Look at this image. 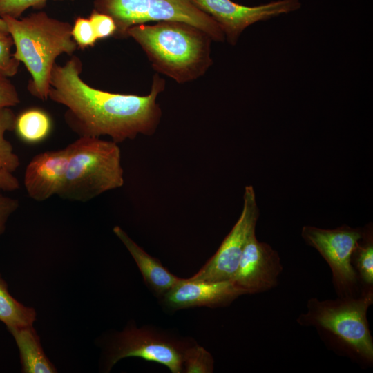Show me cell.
Instances as JSON below:
<instances>
[{"instance_id": "cell-17", "label": "cell", "mask_w": 373, "mask_h": 373, "mask_svg": "<svg viewBox=\"0 0 373 373\" xmlns=\"http://www.w3.org/2000/svg\"><path fill=\"white\" fill-rule=\"evenodd\" d=\"M37 312L32 307L23 305L13 298L8 285L0 274V321L8 327L33 325Z\"/></svg>"}, {"instance_id": "cell-14", "label": "cell", "mask_w": 373, "mask_h": 373, "mask_svg": "<svg viewBox=\"0 0 373 373\" xmlns=\"http://www.w3.org/2000/svg\"><path fill=\"white\" fill-rule=\"evenodd\" d=\"M113 231L133 258L147 287L158 298L181 281L182 278L169 271L159 260L146 253L120 227L115 226Z\"/></svg>"}, {"instance_id": "cell-13", "label": "cell", "mask_w": 373, "mask_h": 373, "mask_svg": "<svg viewBox=\"0 0 373 373\" xmlns=\"http://www.w3.org/2000/svg\"><path fill=\"white\" fill-rule=\"evenodd\" d=\"M68 161L66 146L35 155L24 172L23 184L28 196L42 202L57 195L66 175Z\"/></svg>"}, {"instance_id": "cell-15", "label": "cell", "mask_w": 373, "mask_h": 373, "mask_svg": "<svg viewBox=\"0 0 373 373\" xmlns=\"http://www.w3.org/2000/svg\"><path fill=\"white\" fill-rule=\"evenodd\" d=\"M7 329L18 347L22 372H57V369L45 354L39 336L32 325Z\"/></svg>"}, {"instance_id": "cell-24", "label": "cell", "mask_w": 373, "mask_h": 373, "mask_svg": "<svg viewBox=\"0 0 373 373\" xmlns=\"http://www.w3.org/2000/svg\"><path fill=\"white\" fill-rule=\"evenodd\" d=\"M89 19L97 39H104L115 35L116 26L111 16L94 9Z\"/></svg>"}, {"instance_id": "cell-11", "label": "cell", "mask_w": 373, "mask_h": 373, "mask_svg": "<svg viewBox=\"0 0 373 373\" xmlns=\"http://www.w3.org/2000/svg\"><path fill=\"white\" fill-rule=\"evenodd\" d=\"M282 270L278 252L267 243L259 242L254 232L247 240L229 281L242 294L260 293L276 285Z\"/></svg>"}, {"instance_id": "cell-26", "label": "cell", "mask_w": 373, "mask_h": 373, "mask_svg": "<svg viewBox=\"0 0 373 373\" xmlns=\"http://www.w3.org/2000/svg\"><path fill=\"white\" fill-rule=\"evenodd\" d=\"M19 205L17 199L0 194V235L4 232L9 217L17 209Z\"/></svg>"}, {"instance_id": "cell-5", "label": "cell", "mask_w": 373, "mask_h": 373, "mask_svg": "<svg viewBox=\"0 0 373 373\" xmlns=\"http://www.w3.org/2000/svg\"><path fill=\"white\" fill-rule=\"evenodd\" d=\"M94 6L97 11L113 19L115 35L118 37H126L128 29L133 26L155 21H175L200 29L212 41L225 40L216 21L191 0H95Z\"/></svg>"}, {"instance_id": "cell-21", "label": "cell", "mask_w": 373, "mask_h": 373, "mask_svg": "<svg viewBox=\"0 0 373 373\" xmlns=\"http://www.w3.org/2000/svg\"><path fill=\"white\" fill-rule=\"evenodd\" d=\"M13 45L10 34H0V74L7 77L15 75L20 65L11 53Z\"/></svg>"}, {"instance_id": "cell-27", "label": "cell", "mask_w": 373, "mask_h": 373, "mask_svg": "<svg viewBox=\"0 0 373 373\" xmlns=\"http://www.w3.org/2000/svg\"><path fill=\"white\" fill-rule=\"evenodd\" d=\"M12 173L0 170V190L12 191L20 187L19 180Z\"/></svg>"}, {"instance_id": "cell-4", "label": "cell", "mask_w": 373, "mask_h": 373, "mask_svg": "<svg viewBox=\"0 0 373 373\" xmlns=\"http://www.w3.org/2000/svg\"><path fill=\"white\" fill-rule=\"evenodd\" d=\"M66 147L68 166L59 198L85 202L124 184L121 151L115 142L79 137Z\"/></svg>"}, {"instance_id": "cell-10", "label": "cell", "mask_w": 373, "mask_h": 373, "mask_svg": "<svg viewBox=\"0 0 373 373\" xmlns=\"http://www.w3.org/2000/svg\"><path fill=\"white\" fill-rule=\"evenodd\" d=\"M218 24L225 39L235 45L242 32L251 25L266 21L300 8V0H278L256 6H247L231 0H191Z\"/></svg>"}, {"instance_id": "cell-22", "label": "cell", "mask_w": 373, "mask_h": 373, "mask_svg": "<svg viewBox=\"0 0 373 373\" xmlns=\"http://www.w3.org/2000/svg\"><path fill=\"white\" fill-rule=\"evenodd\" d=\"M47 1L48 0H0V17L10 16L18 19L24 11L30 8H33L35 9L43 8L46 6Z\"/></svg>"}, {"instance_id": "cell-19", "label": "cell", "mask_w": 373, "mask_h": 373, "mask_svg": "<svg viewBox=\"0 0 373 373\" xmlns=\"http://www.w3.org/2000/svg\"><path fill=\"white\" fill-rule=\"evenodd\" d=\"M352 256L360 276L366 284L373 283V242L372 230L365 229V233L356 246Z\"/></svg>"}, {"instance_id": "cell-1", "label": "cell", "mask_w": 373, "mask_h": 373, "mask_svg": "<svg viewBox=\"0 0 373 373\" xmlns=\"http://www.w3.org/2000/svg\"><path fill=\"white\" fill-rule=\"evenodd\" d=\"M82 64L73 56L64 66L55 64L48 98L66 108L64 119L79 137L109 136L118 144L139 134L153 135L160 120L156 102L164 81L155 75L151 92L140 96L94 88L81 78Z\"/></svg>"}, {"instance_id": "cell-25", "label": "cell", "mask_w": 373, "mask_h": 373, "mask_svg": "<svg viewBox=\"0 0 373 373\" xmlns=\"http://www.w3.org/2000/svg\"><path fill=\"white\" fill-rule=\"evenodd\" d=\"M20 103V99L15 86L12 82L0 74V108L12 107Z\"/></svg>"}, {"instance_id": "cell-3", "label": "cell", "mask_w": 373, "mask_h": 373, "mask_svg": "<svg viewBox=\"0 0 373 373\" xmlns=\"http://www.w3.org/2000/svg\"><path fill=\"white\" fill-rule=\"evenodd\" d=\"M1 18L16 48L12 56L24 64L31 75L28 91L34 97L46 100L57 57L64 53L70 55L77 49L71 34L73 26L41 11L21 19L10 16Z\"/></svg>"}, {"instance_id": "cell-6", "label": "cell", "mask_w": 373, "mask_h": 373, "mask_svg": "<svg viewBox=\"0 0 373 373\" xmlns=\"http://www.w3.org/2000/svg\"><path fill=\"white\" fill-rule=\"evenodd\" d=\"M373 302L372 289L357 298L341 297L337 300H309L307 313L298 319L301 325H314L327 330L365 359H373V342L367 312Z\"/></svg>"}, {"instance_id": "cell-16", "label": "cell", "mask_w": 373, "mask_h": 373, "mask_svg": "<svg viewBox=\"0 0 373 373\" xmlns=\"http://www.w3.org/2000/svg\"><path fill=\"white\" fill-rule=\"evenodd\" d=\"M51 128L49 115L42 109L32 108L16 116L14 131L24 142L36 144L48 136Z\"/></svg>"}, {"instance_id": "cell-8", "label": "cell", "mask_w": 373, "mask_h": 373, "mask_svg": "<svg viewBox=\"0 0 373 373\" xmlns=\"http://www.w3.org/2000/svg\"><path fill=\"white\" fill-rule=\"evenodd\" d=\"M365 229L346 225L335 229H323L304 226L302 237L314 247L327 262L332 270L333 281L342 297L352 296L356 285L357 274L352 265V254Z\"/></svg>"}, {"instance_id": "cell-18", "label": "cell", "mask_w": 373, "mask_h": 373, "mask_svg": "<svg viewBox=\"0 0 373 373\" xmlns=\"http://www.w3.org/2000/svg\"><path fill=\"white\" fill-rule=\"evenodd\" d=\"M16 115L10 107L0 108V170L11 173L20 166V159L10 142L5 138L7 131L15 129Z\"/></svg>"}, {"instance_id": "cell-12", "label": "cell", "mask_w": 373, "mask_h": 373, "mask_svg": "<svg viewBox=\"0 0 373 373\" xmlns=\"http://www.w3.org/2000/svg\"><path fill=\"white\" fill-rule=\"evenodd\" d=\"M240 295L242 292L230 281L209 282L189 278H182L160 300L166 309L177 311L224 306Z\"/></svg>"}, {"instance_id": "cell-20", "label": "cell", "mask_w": 373, "mask_h": 373, "mask_svg": "<svg viewBox=\"0 0 373 373\" xmlns=\"http://www.w3.org/2000/svg\"><path fill=\"white\" fill-rule=\"evenodd\" d=\"M214 361L211 354L194 341L185 350L183 358V372L211 373Z\"/></svg>"}, {"instance_id": "cell-28", "label": "cell", "mask_w": 373, "mask_h": 373, "mask_svg": "<svg viewBox=\"0 0 373 373\" xmlns=\"http://www.w3.org/2000/svg\"><path fill=\"white\" fill-rule=\"evenodd\" d=\"M0 34H9L5 21L0 17Z\"/></svg>"}, {"instance_id": "cell-7", "label": "cell", "mask_w": 373, "mask_h": 373, "mask_svg": "<svg viewBox=\"0 0 373 373\" xmlns=\"http://www.w3.org/2000/svg\"><path fill=\"white\" fill-rule=\"evenodd\" d=\"M194 341L193 338L178 336L157 327H138L131 323L111 338L104 370L110 372L119 361L138 357L165 365L172 373H181L185 350Z\"/></svg>"}, {"instance_id": "cell-23", "label": "cell", "mask_w": 373, "mask_h": 373, "mask_svg": "<svg viewBox=\"0 0 373 373\" xmlns=\"http://www.w3.org/2000/svg\"><path fill=\"white\" fill-rule=\"evenodd\" d=\"M72 37L81 48L93 46L97 38L89 18L79 17L72 26Z\"/></svg>"}, {"instance_id": "cell-9", "label": "cell", "mask_w": 373, "mask_h": 373, "mask_svg": "<svg viewBox=\"0 0 373 373\" xmlns=\"http://www.w3.org/2000/svg\"><path fill=\"white\" fill-rule=\"evenodd\" d=\"M240 216L215 254L193 276L192 280L229 281L235 274L249 236L255 232L259 210L252 186H247Z\"/></svg>"}, {"instance_id": "cell-2", "label": "cell", "mask_w": 373, "mask_h": 373, "mask_svg": "<svg viewBox=\"0 0 373 373\" xmlns=\"http://www.w3.org/2000/svg\"><path fill=\"white\" fill-rule=\"evenodd\" d=\"M128 36L140 45L155 70L180 84L203 75L212 64L211 37L184 22L139 24L128 29Z\"/></svg>"}]
</instances>
